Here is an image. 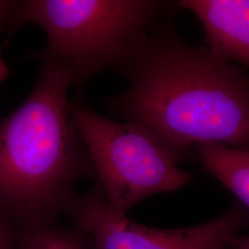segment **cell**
I'll list each match as a JSON object with an SVG mask.
<instances>
[{
  "mask_svg": "<svg viewBox=\"0 0 249 249\" xmlns=\"http://www.w3.org/2000/svg\"><path fill=\"white\" fill-rule=\"evenodd\" d=\"M200 21L205 45L228 61L249 67V0H180Z\"/></svg>",
  "mask_w": 249,
  "mask_h": 249,
  "instance_id": "obj_6",
  "label": "cell"
},
{
  "mask_svg": "<svg viewBox=\"0 0 249 249\" xmlns=\"http://www.w3.org/2000/svg\"><path fill=\"white\" fill-rule=\"evenodd\" d=\"M11 1L0 0V32L7 31V14Z\"/></svg>",
  "mask_w": 249,
  "mask_h": 249,
  "instance_id": "obj_10",
  "label": "cell"
},
{
  "mask_svg": "<svg viewBox=\"0 0 249 249\" xmlns=\"http://www.w3.org/2000/svg\"><path fill=\"white\" fill-rule=\"evenodd\" d=\"M18 249H89V242L80 231L54 224L18 231Z\"/></svg>",
  "mask_w": 249,
  "mask_h": 249,
  "instance_id": "obj_8",
  "label": "cell"
},
{
  "mask_svg": "<svg viewBox=\"0 0 249 249\" xmlns=\"http://www.w3.org/2000/svg\"><path fill=\"white\" fill-rule=\"evenodd\" d=\"M168 12L118 71L127 82L107 101L115 116L155 135L178 160L193 146L249 151V78L206 45L178 35Z\"/></svg>",
  "mask_w": 249,
  "mask_h": 249,
  "instance_id": "obj_1",
  "label": "cell"
},
{
  "mask_svg": "<svg viewBox=\"0 0 249 249\" xmlns=\"http://www.w3.org/2000/svg\"><path fill=\"white\" fill-rule=\"evenodd\" d=\"M68 76L43 64L36 86L0 124V217L18 231L54 225L95 177L71 113Z\"/></svg>",
  "mask_w": 249,
  "mask_h": 249,
  "instance_id": "obj_2",
  "label": "cell"
},
{
  "mask_svg": "<svg viewBox=\"0 0 249 249\" xmlns=\"http://www.w3.org/2000/svg\"><path fill=\"white\" fill-rule=\"evenodd\" d=\"M66 215L93 249H226L247 221L234 207L209 223L182 229L147 227L109 208L98 181L77 195Z\"/></svg>",
  "mask_w": 249,
  "mask_h": 249,
  "instance_id": "obj_5",
  "label": "cell"
},
{
  "mask_svg": "<svg viewBox=\"0 0 249 249\" xmlns=\"http://www.w3.org/2000/svg\"><path fill=\"white\" fill-rule=\"evenodd\" d=\"M196 149L203 169L249 209V151L218 143L200 144Z\"/></svg>",
  "mask_w": 249,
  "mask_h": 249,
  "instance_id": "obj_7",
  "label": "cell"
},
{
  "mask_svg": "<svg viewBox=\"0 0 249 249\" xmlns=\"http://www.w3.org/2000/svg\"><path fill=\"white\" fill-rule=\"evenodd\" d=\"M18 231L0 217V249H18Z\"/></svg>",
  "mask_w": 249,
  "mask_h": 249,
  "instance_id": "obj_9",
  "label": "cell"
},
{
  "mask_svg": "<svg viewBox=\"0 0 249 249\" xmlns=\"http://www.w3.org/2000/svg\"><path fill=\"white\" fill-rule=\"evenodd\" d=\"M7 43H4L0 45V83L7 79L9 75V70L3 58V49L6 46Z\"/></svg>",
  "mask_w": 249,
  "mask_h": 249,
  "instance_id": "obj_12",
  "label": "cell"
},
{
  "mask_svg": "<svg viewBox=\"0 0 249 249\" xmlns=\"http://www.w3.org/2000/svg\"><path fill=\"white\" fill-rule=\"evenodd\" d=\"M176 9L178 1L163 0L11 1L7 30L13 34L26 23L41 27L47 36L43 64L59 68L81 91L100 73L119 71Z\"/></svg>",
  "mask_w": 249,
  "mask_h": 249,
  "instance_id": "obj_3",
  "label": "cell"
},
{
  "mask_svg": "<svg viewBox=\"0 0 249 249\" xmlns=\"http://www.w3.org/2000/svg\"><path fill=\"white\" fill-rule=\"evenodd\" d=\"M229 249H249V236L236 235L230 243Z\"/></svg>",
  "mask_w": 249,
  "mask_h": 249,
  "instance_id": "obj_11",
  "label": "cell"
},
{
  "mask_svg": "<svg viewBox=\"0 0 249 249\" xmlns=\"http://www.w3.org/2000/svg\"><path fill=\"white\" fill-rule=\"evenodd\" d=\"M71 113L107 204L116 213L125 215L145 197L191 181L178 167V157L142 125L112 120L80 104L71 103Z\"/></svg>",
  "mask_w": 249,
  "mask_h": 249,
  "instance_id": "obj_4",
  "label": "cell"
}]
</instances>
